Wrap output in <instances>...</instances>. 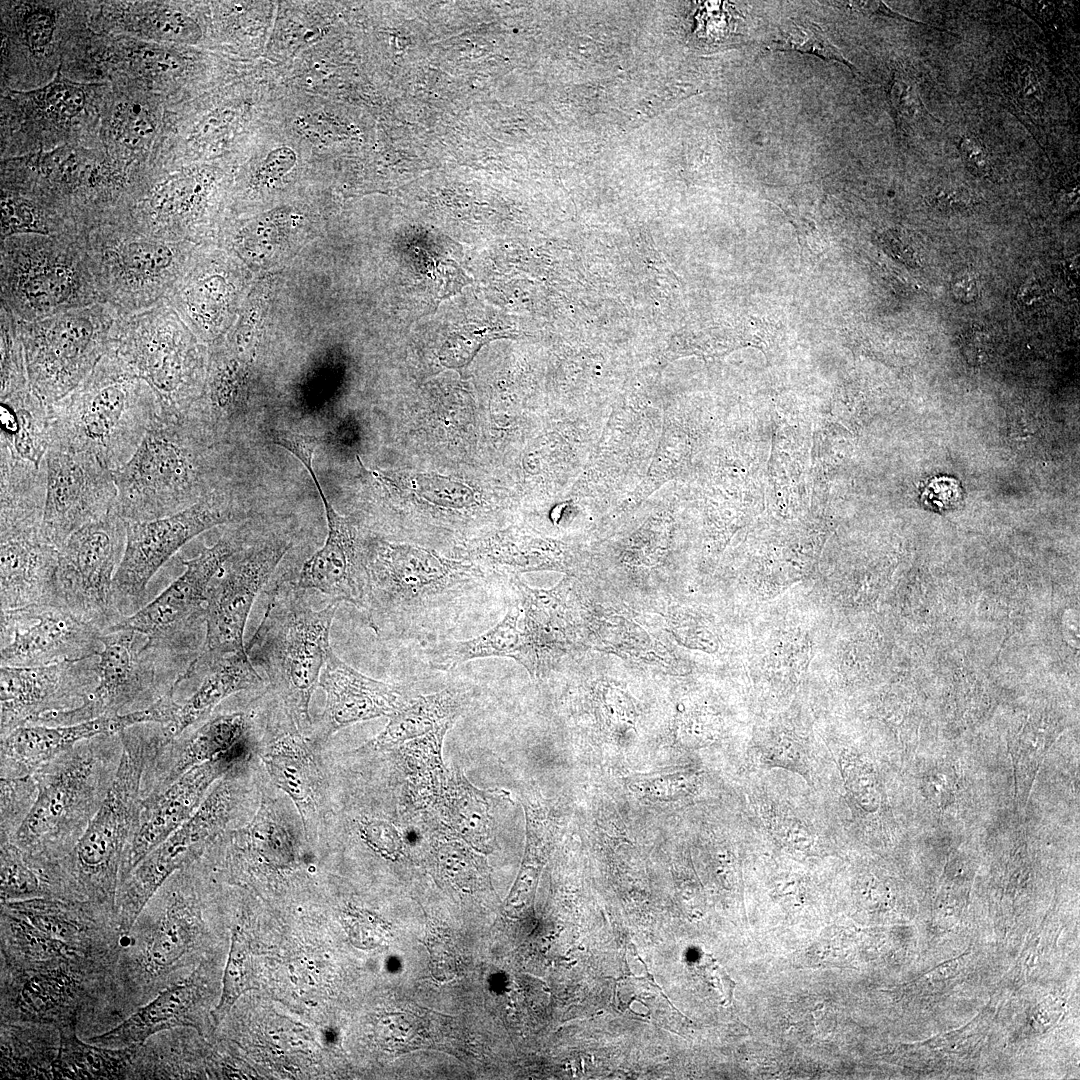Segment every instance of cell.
Here are the masks:
<instances>
[{"instance_id": "obj_48", "label": "cell", "mask_w": 1080, "mask_h": 1080, "mask_svg": "<svg viewBox=\"0 0 1080 1080\" xmlns=\"http://www.w3.org/2000/svg\"><path fill=\"white\" fill-rule=\"evenodd\" d=\"M839 763L845 787L852 798L865 811H876L880 796L872 767L850 751L841 753Z\"/></svg>"}, {"instance_id": "obj_21", "label": "cell", "mask_w": 1080, "mask_h": 1080, "mask_svg": "<svg viewBox=\"0 0 1080 1080\" xmlns=\"http://www.w3.org/2000/svg\"><path fill=\"white\" fill-rule=\"evenodd\" d=\"M258 752L271 782L294 804L305 837L316 836L327 811V780L314 747L281 703L268 714Z\"/></svg>"}, {"instance_id": "obj_36", "label": "cell", "mask_w": 1080, "mask_h": 1080, "mask_svg": "<svg viewBox=\"0 0 1080 1080\" xmlns=\"http://www.w3.org/2000/svg\"><path fill=\"white\" fill-rule=\"evenodd\" d=\"M77 1023L63 1025L59 1047L51 1062L50 1077L56 1079H119L129 1071L140 1046L113 1049L82 1042Z\"/></svg>"}, {"instance_id": "obj_1", "label": "cell", "mask_w": 1080, "mask_h": 1080, "mask_svg": "<svg viewBox=\"0 0 1080 1080\" xmlns=\"http://www.w3.org/2000/svg\"><path fill=\"white\" fill-rule=\"evenodd\" d=\"M363 557L367 594L362 612L384 639L425 646L445 640L504 584L496 571L406 545L379 542Z\"/></svg>"}, {"instance_id": "obj_55", "label": "cell", "mask_w": 1080, "mask_h": 1080, "mask_svg": "<svg viewBox=\"0 0 1080 1080\" xmlns=\"http://www.w3.org/2000/svg\"><path fill=\"white\" fill-rule=\"evenodd\" d=\"M958 149L971 173L982 178H988L991 175L990 156L980 140L975 137H963L959 142Z\"/></svg>"}, {"instance_id": "obj_52", "label": "cell", "mask_w": 1080, "mask_h": 1080, "mask_svg": "<svg viewBox=\"0 0 1080 1080\" xmlns=\"http://www.w3.org/2000/svg\"><path fill=\"white\" fill-rule=\"evenodd\" d=\"M763 762L769 767H781L809 777V765L805 752L793 742L783 740L774 743L764 752Z\"/></svg>"}, {"instance_id": "obj_22", "label": "cell", "mask_w": 1080, "mask_h": 1080, "mask_svg": "<svg viewBox=\"0 0 1080 1080\" xmlns=\"http://www.w3.org/2000/svg\"><path fill=\"white\" fill-rule=\"evenodd\" d=\"M43 510L1 509V610L50 602L59 549L42 526Z\"/></svg>"}, {"instance_id": "obj_9", "label": "cell", "mask_w": 1080, "mask_h": 1080, "mask_svg": "<svg viewBox=\"0 0 1080 1080\" xmlns=\"http://www.w3.org/2000/svg\"><path fill=\"white\" fill-rule=\"evenodd\" d=\"M110 349L151 387L162 414L184 417L203 390L200 349L166 300L120 314Z\"/></svg>"}, {"instance_id": "obj_31", "label": "cell", "mask_w": 1080, "mask_h": 1080, "mask_svg": "<svg viewBox=\"0 0 1080 1080\" xmlns=\"http://www.w3.org/2000/svg\"><path fill=\"white\" fill-rule=\"evenodd\" d=\"M189 665L201 680L184 701L175 700L168 723L161 726L167 744L208 716L227 697L264 685L246 651L220 657L201 651Z\"/></svg>"}, {"instance_id": "obj_40", "label": "cell", "mask_w": 1080, "mask_h": 1080, "mask_svg": "<svg viewBox=\"0 0 1080 1080\" xmlns=\"http://www.w3.org/2000/svg\"><path fill=\"white\" fill-rule=\"evenodd\" d=\"M453 725V723L443 724L428 734L407 741L389 751L397 753L412 783L423 793L431 795L433 800L447 778L448 769L443 763L442 748L444 738Z\"/></svg>"}, {"instance_id": "obj_47", "label": "cell", "mask_w": 1080, "mask_h": 1080, "mask_svg": "<svg viewBox=\"0 0 1080 1080\" xmlns=\"http://www.w3.org/2000/svg\"><path fill=\"white\" fill-rule=\"evenodd\" d=\"M24 95L39 111L59 121L74 118L86 103L84 86L70 82L60 72L44 88Z\"/></svg>"}, {"instance_id": "obj_25", "label": "cell", "mask_w": 1080, "mask_h": 1080, "mask_svg": "<svg viewBox=\"0 0 1080 1080\" xmlns=\"http://www.w3.org/2000/svg\"><path fill=\"white\" fill-rule=\"evenodd\" d=\"M313 457L314 452L304 451L298 460L308 471L322 500L327 537L291 583L298 589L320 591L332 602H347L363 611L367 594L363 551L357 545L356 532L350 521L339 514L325 496L313 468Z\"/></svg>"}, {"instance_id": "obj_57", "label": "cell", "mask_w": 1080, "mask_h": 1080, "mask_svg": "<svg viewBox=\"0 0 1080 1080\" xmlns=\"http://www.w3.org/2000/svg\"><path fill=\"white\" fill-rule=\"evenodd\" d=\"M296 159V154L291 148L287 146L275 148L263 160L258 175L262 180L278 179L294 167Z\"/></svg>"}, {"instance_id": "obj_30", "label": "cell", "mask_w": 1080, "mask_h": 1080, "mask_svg": "<svg viewBox=\"0 0 1080 1080\" xmlns=\"http://www.w3.org/2000/svg\"><path fill=\"white\" fill-rule=\"evenodd\" d=\"M163 899V909L152 918L142 939L136 944L129 961V980L141 988L156 983L160 976L174 968L192 947L195 921L199 920L193 898L180 890L169 888L165 882L156 892Z\"/></svg>"}, {"instance_id": "obj_34", "label": "cell", "mask_w": 1080, "mask_h": 1080, "mask_svg": "<svg viewBox=\"0 0 1080 1080\" xmlns=\"http://www.w3.org/2000/svg\"><path fill=\"white\" fill-rule=\"evenodd\" d=\"M507 795L501 789H480L460 769H452L434 801L457 837L478 852L489 853L496 843V808Z\"/></svg>"}, {"instance_id": "obj_6", "label": "cell", "mask_w": 1080, "mask_h": 1080, "mask_svg": "<svg viewBox=\"0 0 1080 1080\" xmlns=\"http://www.w3.org/2000/svg\"><path fill=\"white\" fill-rule=\"evenodd\" d=\"M339 603L314 610L304 590L291 582L276 584L267 608L246 648L255 669L266 676L278 701L297 728L312 726L309 707L329 652V635Z\"/></svg>"}, {"instance_id": "obj_17", "label": "cell", "mask_w": 1080, "mask_h": 1080, "mask_svg": "<svg viewBox=\"0 0 1080 1080\" xmlns=\"http://www.w3.org/2000/svg\"><path fill=\"white\" fill-rule=\"evenodd\" d=\"M292 545L291 537L273 532L228 559L207 591L202 652L219 657L246 651L243 635L253 603Z\"/></svg>"}, {"instance_id": "obj_5", "label": "cell", "mask_w": 1080, "mask_h": 1080, "mask_svg": "<svg viewBox=\"0 0 1080 1080\" xmlns=\"http://www.w3.org/2000/svg\"><path fill=\"white\" fill-rule=\"evenodd\" d=\"M122 754L119 733L84 740L37 769L38 793L12 841L49 860L66 856L100 809Z\"/></svg>"}, {"instance_id": "obj_13", "label": "cell", "mask_w": 1080, "mask_h": 1080, "mask_svg": "<svg viewBox=\"0 0 1080 1080\" xmlns=\"http://www.w3.org/2000/svg\"><path fill=\"white\" fill-rule=\"evenodd\" d=\"M127 522L115 513L73 532L59 549L50 602L63 606L103 633L123 616L113 597V580L121 563Z\"/></svg>"}, {"instance_id": "obj_28", "label": "cell", "mask_w": 1080, "mask_h": 1080, "mask_svg": "<svg viewBox=\"0 0 1080 1080\" xmlns=\"http://www.w3.org/2000/svg\"><path fill=\"white\" fill-rule=\"evenodd\" d=\"M318 686L326 695L319 741L352 724L390 717L408 701L399 686L360 673L332 649L327 654Z\"/></svg>"}, {"instance_id": "obj_8", "label": "cell", "mask_w": 1080, "mask_h": 1080, "mask_svg": "<svg viewBox=\"0 0 1080 1080\" xmlns=\"http://www.w3.org/2000/svg\"><path fill=\"white\" fill-rule=\"evenodd\" d=\"M81 242L102 302L121 314L165 300L192 252L184 241L150 234L129 221L99 223Z\"/></svg>"}, {"instance_id": "obj_27", "label": "cell", "mask_w": 1080, "mask_h": 1080, "mask_svg": "<svg viewBox=\"0 0 1080 1080\" xmlns=\"http://www.w3.org/2000/svg\"><path fill=\"white\" fill-rule=\"evenodd\" d=\"M252 730L251 714L232 712L210 718L181 742L173 740L145 772L142 796L161 791L199 764L229 755H249Z\"/></svg>"}, {"instance_id": "obj_49", "label": "cell", "mask_w": 1080, "mask_h": 1080, "mask_svg": "<svg viewBox=\"0 0 1080 1080\" xmlns=\"http://www.w3.org/2000/svg\"><path fill=\"white\" fill-rule=\"evenodd\" d=\"M358 834L371 850L383 858L396 860L403 853V837L398 828L387 819L368 817L360 820Z\"/></svg>"}, {"instance_id": "obj_16", "label": "cell", "mask_w": 1080, "mask_h": 1080, "mask_svg": "<svg viewBox=\"0 0 1080 1080\" xmlns=\"http://www.w3.org/2000/svg\"><path fill=\"white\" fill-rule=\"evenodd\" d=\"M1 509L43 510L48 406L29 382L0 392Z\"/></svg>"}, {"instance_id": "obj_56", "label": "cell", "mask_w": 1080, "mask_h": 1080, "mask_svg": "<svg viewBox=\"0 0 1080 1080\" xmlns=\"http://www.w3.org/2000/svg\"><path fill=\"white\" fill-rule=\"evenodd\" d=\"M772 825L774 832L781 841L792 848L807 850L811 848L814 843L810 830L798 820L789 818H784L782 820L777 819Z\"/></svg>"}, {"instance_id": "obj_42", "label": "cell", "mask_w": 1080, "mask_h": 1080, "mask_svg": "<svg viewBox=\"0 0 1080 1080\" xmlns=\"http://www.w3.org/2000/svg\"><path fill=\"white\" fill-rule=\"evenodd\" d=\"M768 49L812 54L825 60L842 63L853 72H857L856 67L827 37L823 29L812 21L790 20L785 27L780 29L779 36L769 43Z\"/></svg>"}, {"instance_id": "obj_29", "label": "cell", "mask_w": 1080, "mask_h": 1080, "mask_svg": "<svg viewBox=\"0 0 1080 1080\" xmlns=\"http://www.w3.org/2000/svg\"><path fill=\"white\" fill-rule=\"evenodd\" d=\"M139 711L101 716L69 725H25L1 738V777L33 774L76 744L100 735H114L142 723Z\"/></svg>"}, {"instance_id": "obj_15", "label": "cell", "mask_w": 1080, "mask_h": 1080, "mask_svg": "<svg viewBox=\"0 0 1080 1080\" xmlns=\"http://www.w3.org/2000/svg\"><path fill=\"white\" fill-rule=\"evenodd\" d=\"M100 640L97 684L87 700L75 709L42 717L38 725H69L126 714L150 706L168 691L161 687L159 670L170 663L144 647L147 638L143 634L126 629L109 630Z\"/></svg>"}, {"instance_id": "obj_59", "label": "cell", "mask_w": 1080, "mask_h": 1080, "mask_svg": "<svg viewBox=\"0 0 1080 1080\" xmlns=\"http://www.w3.org/2000/svg\"><path fill=\"white\" fill-rule=\"evenodd\" d=\"M1010 3L1033 18L1043 28L1051 29L1059 16L1060 3L1046 1H1011Z\"/></svg>"}, {"instance_id": "obj_58", "label": "cell", "mask_w": 1080, "mask_h": 1080, "mask_svg": "<svg viewBox=\"0 0 1080 1080\" xmlns=\"http://www.w3.org/2000/svg\"><path fill=\"white\" fill-rule=\"evenodd\" d=\"M134 52H136L135 59L140 65L152 72L166 73L178 67L177 59L164 49L144 47Z\"/></svg>"}, {"instance_id": "obj_41", "label": "cell", "mask_w": 1080, "mask_h": 1080, "mask_svg": "<svg viewBox=\"0 0 1080 1080\" xmlns=\"http://www.w3.org/2000/svg\"><path fill=\"white\" fill-rule=\"evenodd\" d=\"M439 872L464 892L484 890L489 885V871L479 852L463 841L447 840L435 846Z\"/></svg>"}, {"instance_id": "obj_46", "label": "cell", "mask_w": 1080, "mask_h": 1080, "mask_svg": "<svg viewBox=\"0 0 1080 1080\" xmlns=\"http://www.w3.org/2000/svg\"><path fill=\"white\" fill-rule=\"evenodd\" d=\"M247 958L244 941L238 929H235L232 933L231 948L224 970L221 997L218 1004L211 1010V1016L216 1026L230 1012L240 995L253 987L252 974Z\"/></svg>"}, {"instance_id": "obj_19", "label": "cell", "mask_w": 1080, "mask_h": 1080, "mask_svg": "<svg viewBox=\"0 0 1080 1080\" xmlns=\"http://www.w3.org/2000/svg\"><path fill=\"white\" fill-rule=\"evenodd\" d=\"M116 496L113 472L98 459L49 448L42 526L58 549L73 532L109 514Z\"/></svg>"}, {"instance_id": "obj_35", "label": "cell", "mask_w": 1080, "mask_h": 1080, "mask_svg": "<svg viewBox=\"0 0 1080 1080\" xmlns=\"http://www.w3.org/2000/svg\"><path fill=\"white\" fill-rule=\"evenodd\" d=\"M469 703V694L461 688H448L410 699L389 717L379 734L357 751L389 752L443 724H454Z\"/></svg>"}, {"instance_id": "obj_38", "label": "cell", "mask_w": 1080, "mask_h": 1080, "mask_svg": "<svg viewBox=\"0 0 1080 1080\" xmlns=\"http://www.w3.org/2000/svg\"><path fill=\"white\" fill-rule=\"evenodd\" d=\"M39 897L64 898L57 860L33 855L13 842H1V902Z\"/></svg>"}, {"instance_id": "obj_11", "label": "cell", "mask_w": 1080, "mask_h": 1080, "mask_svg": "<svg viewBox=\"0 0 1080 1080\" xmlns=\"http://www.w3.org/2000/svg\"><path fill=\"white\" fill-rule=\"evenodd\" d=\"M243 544V531L225 532L212 546L204 548L194 558L182 561L184 572L154 600L123 617L109 630L141 633L147 638L145 648L157 652L171 664L189 665L205 642L208 588Z\"/></svg>"}, {"instance_id": "obj_33", "label": "cell", "mask_w": 1080, "mask_h": 1080, "mask_svg": "<svg viewBox=\"0 0 1080 1080\" xmlns=\"http://www.w3.org/2000/svg\"><path fill=\"white\" fill-rule=\"evenodd\" d=\"M424 654L432 668L442 671L487 657L514 658L530 673H535L538 667L536 647L518 607H511L504 618L486 632L467 640H442L427 645Z\"/></svg>"}, {"instance_id": "obj_45", "label": "cell", "mask_w": 1080, "mask_h": 1080, "mask_svg": "<svg viewBox=\"0 0 1080 1080\" xmlns=\"http://www.w3.org/2000/svg\"><path fill=\"white\" fill-rule=\"evenodd\" d=\"M38 793L34 776L1 777V842L12 841L34 805Z\"/></svg>"}, {"instance_id": "obj_4", "label": "cell", "mask_w": 1080, "mask_h": 1080, "mask_svg": "<svg viewBox=\"0 0 1080 1080\" xmlns=\"http://www.w3.org/2000/svg\"><path fill=\"white\" fill-rule=\"evenodd\" d=\"M208 439L185 417L159 413L132 457L113 471L111 512L126 522L154 520L219 489V458Z\"/></svg>"}, {"instance_id": "obj_10", "label": "cell", "mask_w": 1080, "mask_h": 1080, "mask_svg": "<svg viewBox=\"0 0 1080 1080\" xmlns=\"http://www.w3.org/2000/svg\"><path fill=\"white\" fill-rule=\"evenodd\" d=\"M120 314L99 302L35 321L14 318L29 383L47 406L76 388L108 352Z\"/></svg>"}, {"instance_id": "obj_18", "label": "cell", "mask_w": 1080, "mask_h": 1080, "mask_svg": "<svg viewBox=\"0 0 1080 1080\" xmlns=\"http://www.w3.org/2000/svg\"><path fill=\"white\" fill-rule=\"evenodd\" d=\"M1 667H31L97 656L103 632L63 606L40 602L1 610Z\"/></svg>"}, {"instance_id": "obj_43", "label": "cell", "mask_w": 1080, "mask_h": 1080, "mask_svg": "<svg viewBox=\"0 0 1080 1080\" xmlns=\"http://www.w3.org/2000/svg\"><path fill=\"white\" fill-rule=\"evenodd\" d=\"M130 17L136 31L159 40L195 43L201 37L198 24L183 12L169 7L143 8Z\"/></svg>"}, {"instance_id": "obj_50", "label": "cell", "mask_w": 1080, "mask_h": 1080, "mask_svg": "<svg viewBox=\"0 0 1080 1080\" xmlns=\"http://www.w3.org/2000/svg\"><path fill=\"white\" fill-rule=\"evenodd\" d=\"M148 111L139 104H124L115 113L113 126L116 135L127 146H134L154 131Z\"/></svg>"}, {"instance_id": "obj_37", "label": "cell", "mask_w": 1080, "mask_h": 1080, "mask_svg": "<svg viewBox=\"0 0 1080 1080\" xmlns=\"http://www.w3.org/2000/svg\"><path fill=\"white\" fill-rule=\"evenodd\" d=\"M1 940V951L7 966L29 967L74 962L97 968L103 967V962L79 953L44 933L27 920L3 909H1Z\"/></svg>"}, {"instance_id": "obj_12", "label": "cell", "mask_w": 1080, "mask_h": 1080, "mask_svg": "<svg viewBox=\"0 0 1080 1080\" xmlns=\"http://www.w3.org/2000/svg\"><path fill=\"white\" fill-rule=\"evenodd\" d=\"M240 766L220 778L197 811L119 882L114 912L122 935L131 931L148 902L173 874L200 858L228 831L243 798L236 778Z\"/></svg>"}, {"instance_id": "obj_7", "label": "cell", "mask_w": 1080, "mask_h": 1080, "mask_svg": "<svg viewBox=\"0 0 1080 1080\" xmlns=\"http://www.w3.org/2000/svg\"><path fill=\"white\" fill-rule=\"evenodd\" d=\"M0 243V306L15 319L102 302L81 235L19 234Z\"/></svg>"}, {"instance_id": "obj_20", "label": "cell", "mask_w": 1080, "mask_h": 1080, "mask_svg": "<svg viewBox=\"0 0 1080 1080\" xmlns=\"http://www.w3.org/2000/svg\"><path fill=\"white\" fill-rule=\"evenodd\" d=\"M97 656L0 669V734L35 725L44 716L81 706L97 684Z\"/></svg>"}, {"instance_id": "obj_23", "label": "cell", "mask_w": 1080, "mask_h": 1080, "mask_svg": "<svg viewBox=\"0 0 1080 1080\" xmlns=\"http://www.w3.org/2000/svg\"><path fill=\"white\" fill-rule=\"evenodd\" d=\"M99 968L60 962L29 967L7 966L2 981V1016L10 1021L77 1023L88 993L89 976Z\"/></svg>"}, {"instance_id": "obj_14", "label": "cell", "mask_w": 1080, "mask_h": 1080, "mask_svg": "<svg viewBox=\"0 0 1080 1080\" xmlns=\"http://www.w3.org/2000/svg\"><path fill=\"white\" fill-rule=\"evenodd\" d=\"M243 516L233 498L217 489L195 504L165 517L127 522L124 554L113 580L116 609L128 616L142 607L158 570L191 539Z\"/></svg>"}, {"instance_id": "obj_62", "label": "cell", "mask_w": 1080, "mask_h": 1080, "mask_svg": "<svg viewBox=\"0 0 1080 1080\" xmlns=\"http://www.w3.org/2000/svg\"><path fill=\"white\" fill-rule=\"evenodd\" d=\"M948 966L942 965L933 971L935 978L950 977L954 970H957V961L947 963Z\"/></svg>"}, {"instance_id": "obj_44", "label": "cell", "mask_w": 1080, "mask_h": 1080, "mask_svg": "<svg viewBox=\"0 0 1080 1080\" xmlns=\"http://www.w3.org/2000/svg\"><path fill=\"white\" fill-rule=\"evenodd\" d=\"M1003 91L1020 112L1038 115L1043 108L1044 90L1036 67L1018 57L1008 59L1003 71Z\"/></svg>"}, {"instance_id": "obj_60", "label": "cell", "mask_w": 1080, "mask_h": 1080, "mask_svg": "<svg viewBox=\"0 0 1080 1080\" xmlns=\"http://www.w3.org/2000/svg\"><path fill=\"white\" fill-rule=\"evenodd\" d=\"M951 294L960 303L974 302L979 295V287L976 277L969 272L958 273L951 282Z\"/></svg>"}, {"instance_id": "obj_24", "label": "cell", "mask_w": 1080, "mask_h": 1080, "mask_svg": "<svg viewBox=\"0 0 1080 1080\" xmlns=\"http://www.w3.org/2000/svg\"><path fill=\"white\" fill-rule=\"evenodd\" d=\"M247 757L229 755L199 764L161 791L143 796L135 831L124 853L120 881L183 825L203 803L212 786Z\"/></svg>"}, {"instance_id": "obj_39", "label": "cell", "mask_w": 1080, "mask_h": 1080, "mask_svg": "<svg viewBox=\"0 0 1080 1080\" xmlns=\"http://www.w3.org/2000/svg\"><path fill=\"white\" fill-rule=\"evenodd\" d=\"M57 206L40 193L2 186L1 240L19 234L80 236V229Z\"/></svg>"}, {"instance_id": "obj_54", "label": "cell", "mask_w": 1080, "mask_h": 1080, "mask_svg": "<svg viewBox=\"0 0 1080 1080\" xmlns=\"http://www.w3.org/2000/svg\"><path fill=\"white\" fill-rule=\"evenodd\" d=\"M891 100L898 114L914 120L918 116L930 115L913 84L905 79H896L891 88Z\"/></svg>"}, {"instance_id": "obj_26", "label": "cell", "mask_w": 1080, "mask_h": 1080, "mask_svg": "<svg viewBox=\"0 0 1080 1080\" xmlns=\"http://www.w3.org/2000/svg\"><path fill=\"white\" fill-rule=\"evenodd\" d=\"M1 909L13 913L52 938L79 953L105 962L118 946V931L107 922H116L114 911L90 901L39 897L1 902Z\"/></svg>"}, {"instance_id": "obj_53", "label": "cell", "mask_w": 1080, "mask_h": 1080, "mask_svg": "<svg viewBox=\"0 0 1080 1080\" xmlns=\"http://www.w3.org/2000/svg\"><path fill=\"white\" fill-rule=\"evenodd\" d=\"M928 202L933 208L948 214H963L975 206L972 193L962 187L940 189L929 195Z\"/></svg>"}, {"instance_id": "obj_51", "label": "cell", "mask_w": 1080, "mask_h": 1080, "mask_svg": "<svg viewBox=\"0 0 1080 1080\" xmlns=\"http://www.w3.org/2000/svg\"><path fill=\"white\" fill-rule=\"evenodd\" d=\"M55 29L52 14L45 10H34L26 14L23 32L29 49L36 54H43L49 47Z\"/></svg>"}, {"instance_id": "obj_61", "label": "cell", "mask_w": 1080, "mask_h": 1080, "mask_svg": "<svg viewBox=\"0 0 1080 1080\" xmlns=\"http://www.w3.org/2000/svg\"><path fill=\"white\" fill-rule=\"evenodd\" d=\"M1019 296L1023 302L1031 304L1041 298L1042 292L1036 282L1027 281L1020 289Z\"/></svg>"}, {"instance_id": "obj_2", "label": "cell", "mask_w": 1080, "mask_h": 1080, "mask_svg": "<svg viewBox=\"0 0 1080 1080\" xmlns=\"http://www.w3.org/2000/svg\"><path fill=\"white\" fill-rule=\"evenodd\" d=\"M160 411L151 387L109 349L76 388L48 406L50 447L86 453L113 472L132 457Z\"/></svg>"}, {"instance_id": "obj_3", "label": "cell", "mask_w": 1080, "mask_h": 1080, "mask_svg": "<svg viewBox=\"0 0 1080 1080\" xmlns=\"http://www.w3.org/2000/svg\"><path fill=\"white\" fill-rule=\"evenodd\" d=\"M119 735L122 754L112 785L77 844L57 860L66 899L113 911L124 853L141 808L143 777L167 745L156 723L134 725Z\"/></svg>"}, {"instance_id": "obj_32", "label": "cell", "mask_w": 1080, "mask_h": 1080, "mask_svg": "<svg viewBox=\"0 0 1080 1080\" xmlns=\"http://www.w3.org/2000/svg\"><path fill=\"white\" fill-rule=\"evenodd\" d=\"M201 986L196 978L168 987L116 1027L89 1041L120 1049L143 1045L154 1034L179 1026L199 1028Z\"/></svg>"}]
</instances>
